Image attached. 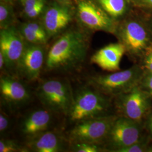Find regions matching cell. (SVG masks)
Instances as JSON below:
<instances>
[{"instance_id": "2", "label": "cell", "mask_w": 152, "mask_h": 152, "mask_svg": "<svg viewBox=\"0 0 152 152\" xmlns=\"http://www.w3.org/2000/svg\"><path fill=\"white\" fill-rule=\"evenodd\" d=\"M90 87H84L76 93L68 114L71 122L76 124L82 121L108 115L107 113L111 105L108 96Z\"/></svg>"}, {"instance_id": "19", "label": "cell", "mask_w": 152, "mask_h": 152, "mask_svg": "<svg viewBox=\"0 0 152 152\" xmlns=\"http://www.w3.org/2000/svg\"><path fill=\"white\" fill-rule=\"evenodd\" d=\"M71 150L75 152H99L102 151L103 148L101 145L86 142H72Z\"/></svg>"}, {"instance_id": "7", "label": "cell", "mask_w": 152, "mask_h": 152, "mask_svg": "<svg viewBox=\"0 0 152 152\" xmlns=\"http://www.w3.org/2000/svg\"><path fill=\"white\" fill-rule=\"evenodd\" d=\"M151 96L139 85L115 98V105L121 116L140 122L151 108Z\"/></svg>"}, {"instance_id": "26", "label": "cell", "mask_w": 152, "mask_h": 152, "mask_svg": "<svg viewBox=\"0 0 152 152\" xmlns=\"http://www.w3.org/2000/svg\"><path fill=\"white\" fill-rule=\"evenodd\" d=\"M9 118L4 112L0 113V132L3 134L7 130L9 126Z\"/></svg>"}, {"instance_id": "10", "label": "cell", "mask_w": 152, "mask_h": 152, "mask_svg": "<svg viewBox=\"0 0 152 152\" xmlns=\"http://www.w3.org/2000/svg\"><path fill=\"white\" fill-rule=\"evenodd\" d=\"M78 14L82 23L92 30L111 31L113 22L104 10L91 1L84 0L78 5Z\"/></svg>"}, {"instance_id": "30", "label": "cell", "mask_w": 152, "mask_h": 152, "mask_svg": "<svg viewBox=\"0 0 152 152\" xmlns=\"http://www.w3.org/2000/svg\"><path fill=\"white\" fill-rule=\"evenodd\" d=\"M147 127L152 135V114L149 115L147 122Z\"/></svg>"}, {"instance_id": "4", "label": "cell", "mask_w": 152, "mask_h": 152, "mask_svg": "<svg viewBox=\"0 0 152 152\" xmlns=\"http://www.w3.org/2000/svg\"><path fill=\"white\" fill-rule=\"evenodd\" d=\"M36 95L44 108L52 113L67 115L75 97L69 82L60 79H49L41 82Z\"/></svg>"}, {"instance_id": "18", "label": "cell", "mask_w": 152, "mask_h": 152, "mask_svg": "<svg viewBox=\"0 0 152 152\" xmlns=\"http://www.w3.org/2000/svg\"><path fill=\"white\" fill-rule=\"evenodd\" d=\"M20 33L22 34L23 38L31 44L41 45L46 43L48 40L33 32L26 24L23 25L21 27Z\"/></svg>"}, {"instance_id": "31", "label": "cell", "mask_w": 152, "mask_h": 152, "mask_svg": "<svg viewBox=\"0 0 152 152\" xmlns=\"http://www.w3.org/2000/svg\"><path fill=\"white\" fill-rule=\"evenodd\" d=\"M143 1L149 5H152V0H143Z\"/></svg>"}, {"instance_id": "6", "label": "cell", "mask_w": 152, "mask_h": 152, "mask_svg": "<svg viewBox=\"0 0 152 152\" xmlns=\"http://www.w3.org/2000/svg\"><path fill=\"white\" fill-rule=\"evenodd\" d=\"M141 138L140 122L120 115L115 120L104 145L109 151L117 152Z\"/></svg>"}, {"instance_id": "16", "label": "cell", "mask_w": 152, "mask_h": 152, "mask_svg": "<svg viewBox=\"0 0 152 152\" xmlns=\"http://www.w3.org/2000/svg\"><path fill=\"white\" fill-rule=\"evenodd\" d=\"M71 13L65 7L55 5L44 17V27L49 37L56 35L66 27L71 20Z\"/></svg>"}, {"instance_id": "23", "label": "cell", "mask_w": 152, "mask_h": 152, "mask_svg": "<svg viewBox=\"0 0 152 152\" xmlns=\"http://www.w3.org/2000/svg\"><path fill=\"white\" fill-rule=\"evenodd\" d=\"M9 11L7 6L1 4L0 6V23L1 29L9 27V24L7 21L9 16Z\"/></svg>"}, {"instance_id": "21", "label": "cell", "mask_w": 152, "mask_h": 152, "mask_svg": "<svg viewBox=\"0 0 152 152\" xmlns=\"http://www.w3.org/2000/svg\"><path fill=\"white\" fill-rule=\"evenodd\" d=\"M147 141L142 137L139 141L119 150L117 152H142L148 151Z\"/></svg>"}, {"instance_id": "22", "label": "cell", "mask_w": 152, "mask_h": 152, "mask_svg": "<svg viewBox=\"0 0 152 152\" xmlns=\"http://www.w3.org/2000/svg\"><path fill=\"white\" fill-rule=\"evenodd\" d=\"M139 86L152 97V73L147 72L144 74Z\"/></svg>"}, {"instance_id": "13", "label": "cell", "mask_w": 152, "mask_h": 152, "mask_svg": "<svg viewBox=\"0 0 152 152\" xmlns=\"http://www.w3.org/2000/svg\"><path fill=\"white\" fill-rule=\"evenodd\" d=\"M126 52L122 43L110 44L99 50L90 59L91 64L99 66L104 71L116 72L120 70V63Z\"/></svg>"}, {"instance_id": "12", "label": "cell", "mask_w": 152, "mask_h": 152, "mask_svg": "<svg viewBox=\"0 0 152 152\" xmlns=\"http://www.w3.org/2000/svg\"><path fill=\"white\" fill-rule=\"evenodd\" d=\"M0 94L1 98L10 106L26 103L31 98L29 91L22 82L7 75L1 76Z\"/></svg>"}, {"instance_id": "15", "label": "cell", "mask_w": 152, "mask_h": 152, "mask_svg": "<svg viewBox=\"0 0 152 152\" xmlns=\"http://www.w3.org/2000/svg\"><path fill=\"white\" fill-rule=\"evenodd\" d=\"M51 114L52 112L46 109L31 112L22 121V134L29 139L48 130L53 118Z\"/></svg>"}, {"instance_id": "3", "label": "cell", "mask_w": 152, "mask_h": 152, "mask_svg": "<svg viewBox=\"0 0 152 152\" xmlns=\"http://www.w3.org/2000/svg\"><path fill=\"white\" fill-rule=\"evenodd\" d=\"M144 74L140 66L134 65L125 71L91 76L88 84L107 96L115 97L139 85Z\"/></svg>"}, {"instance_id": "28", "label": "cell", "mask_w": 152, "mask_h": 152, "mask_svg": "<svg viewBox=\"0 0 152 152\" xmlns=\"http://www.w3.org/2000/svg\"><path fill=\"white\" fill-rule=\"evenodd\" d=\"M44 7V1L40 3L36 7L33 9L32 10L27 13V15L29 18H35L38 16V15L43 10Z\"/></svg>"}, {"instance_id": "24", "label": "cell", "mask_w": 152, "mask_h": 152, "mask_svg": "<svg viewBox=\"0 0 152 152\" xmlns=\"http://www.w3.org/2000/svg\"><path fill=\"white\" fill-rule=\"evenodd\" d=\"M25 24L33 32L37 33V34L39 35L42 37L48 39V38L49 37V36L46 32L44 26H42L41 25L37 24V23H27Z\"/></svg>"}, {"instance_id": "25", "label": "cell", "mask_w": 152, "mask_h": 152, "mask_svg": "<svg viewBox=\"0 0 152 152\" xmlns=\"http://www.w3.org/2000/svg\"><path fill=\"white\" fill-rule=\"evenodd\" d=\"M43 1L44 0H24L22 1L24 6V11L26 14L32 10L33 9Z\"/></svg>"}, {"instance_id": "29", "label": "cell", "mask_w": 152, "mask_h": 152, "mask_svg": "<svg viewBox=\"0 0 152 152\" xmlns=\"http://www.w3.org/2000/svg\"><path fill=\"white\" fill-rule=\"evenodd\" d=\"M5 68H6L5 59L2 53L0 52V69L2 71Z\"/></svg>"}, {"instance_id": "14", "label": "cell", "mask_w": 152, "mask_h": 152, "mask_svg": "<svg viewBox=\"0 0 152 152\" xmlns=\"http://www.w3.org/2000/svg\"><path fill=\"white\" fill-rule=\"evenodd\" d=\"M26 147L32 152H63L65 150V141L60 134L48 130L29 139Z\"/></svg>"}, {"instance_id": "11", "label": "cell", "mask_w": 152, "mask_h": 152, "mask_svg": "<svg viewBox=\"0 0 152 152\" xmlns=\"http://www.w3.org/2000/svg\"><path fill=\"white\" fill-rule=\"evenodd\" d=\"M120 37L126 51L131 54L138 55L145 50L147 52L149 38L145 28L139 23L130 22L126 24L120 32Z\"/></svg>"}, {"instance_id": "5", "label": "cell", "mask_w": 152, "mask_h": 152, "mask_svg": "<svg viewBox=\"0 0 152 152\" xmlns=\"http://www.w3.org/2000/svg\"><path fill=\"white\" fill-rule=\"evenodd\" d=\"M117 116L106 115L75 124L69 132L72 142H86L104 145Z\"/></svg>"}, {"instance_id": "27", "label": "cell", "mask_w": 152, "mask_h": 152, "mask_svg": "<svg viewBox=\"0 0 152 152\" xmlns=\"http://www.w3.org/2000/svg\"><path fill=\"white\" fill-rule=\"evenodd\" d=\"M144 66L147 72L152 73V49H148L144 58Z\"/></svg>"}, {"instance_id": "17", "label": "cell", "mask_w": 152, "mask_h": 152, "mask_svg": "<svg viewBox=\"0 0 152 152\" xmlns=\"http://www.w3.org/2000/svg\"><path fill=\"white\" fill-rule=\"evenodd\" d=\"M104 10L109 15L118 17L123 14L126 9L125 0H97Z\"/></svg>"}, {"instance_id": "20", "label": "cell", "mask_w": 152, "mask_h": 152, "mask_svg": "<svg viewBox=\"0 0 152 152\" xmlns=\"http://www.w3.org/2000/svg\"><path fill=\"white\" fill-rule=\"evenodd\" d=\"M28 152L27 147L20 146L17 142L10 139H1L0 152Z\"/></svg>"}, {"instance_id": "8", "label": "cell", "mask_w": 152, "mask_h": 152, "mask_svg": "<svg viewBox=\"0 0 152 152\" xmlns=\"http://www.w3.org/2000/svg\"><path fill=\"white\" fill-rule=\"evenodd\" d=\"M22 34L15 28L1 29L0 32V52L4 55L6 68L16 69L26 46Z\"/></svg>"}, {"instance_id": "1", "label": "cell", "mask_w": 152, "mask_h": 152, "mask_svg": "<svg viewBox=\"0 0 152 152\" xmlns=\"http://www.w3.org/2000/svg\"><path fill=\"white\" fill-rule=\"evenodd\" d=\"M87 50V39L83 33L75 31L65 33L49 50L45 69L64 72L74 71L83 64Z\"/></svg>"}, {"instance_id": "9", "label": "cell", "mask_w": 152, "mask_h": 152, "mask_svg": "<svg viewBox=\"0 0 152 152\" xmlns=\"http://www.w3.org/2000/svg\"><path fill=\"white\" fill-rule=\"evenodd\" d=\"M45 51L39 45L26 46L17 66V71L28 81H34L40 76L45 64Z\"/></svg>"}, {"instance_id": "32", "label": "cell", "mask_w": 152, "mask_h": 152, "mask_svg": "<svg viewBox=\"0 0 152 152\" xmlns=\"http://www.w3.org/2000/svg\"><path fill=\"white\" fill-rule=\"evenodd\" d=\"M21 1H24V0H21Z\"/></svg>"}]
</instances>
